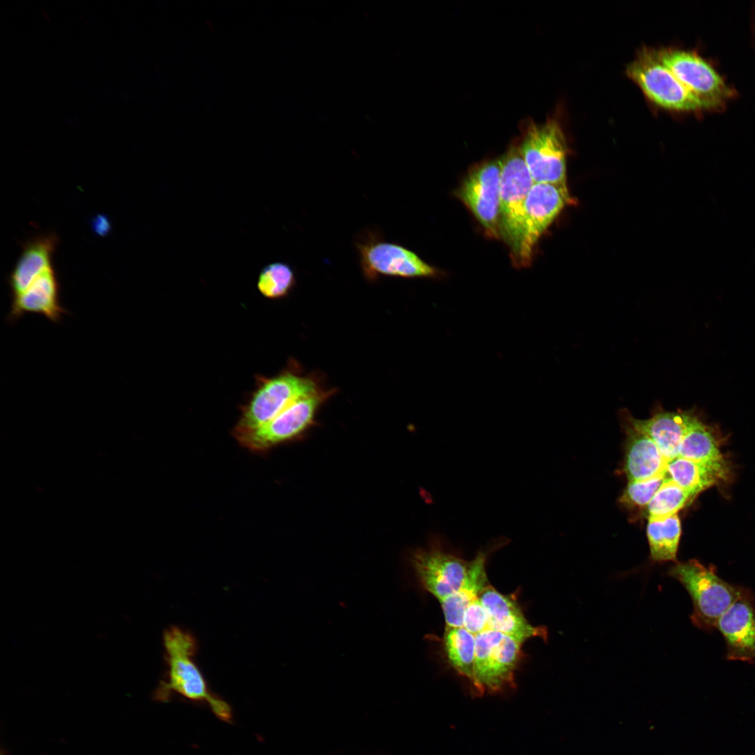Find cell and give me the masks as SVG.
<instances>
[{
	"label": "cell",
	"mask_w": 755,
	"mask_h": 755,
	"mask_svg": "<svg viewBox=\"0 0 755 755\" xmlns=\"http://www.w3.org/2000/svg\"><path fill=\"white\" fill-rule=\"evenodd\" d=\"M163 643L167 670L154 693L155 698L168 702L173 694H178L189 700L204 703L220 720L231 723V705L212 692L195 661L198 644L194 635L172 626L164 631Z\"/></svg>",
	"instance_id": "1"
},
{
	"label": "cell",
	"mask_w": 755,
	"mask_h": 755,
	"mask_svg": "<svg viewBox=\"0 0 755 755\" xmlns=\"http://www.w3.org/2000/svg\"><path fill=\"white\" fill-rule=\"evenodd\" d=\"M668 575L680 582L691 596L693 624L703 630L716 628L721 616L738 598L742 589L721 579L712 566L691 559L677 563Z\"/></svg>",
	"instance_id": "2"
},
{
	"label": "cell",
	"mask_w": 755,
	"mask_h": 755,
	"mask_svg": "<svg viewBox=\"0 0 755 755\" xmlns=\"http://www.w3.org/2000/svg\"><path fill=\"white\" fill-rule=\"evenodd\" d=\"M473 674L470 685L475 696L496 693L515 687V672L522 656V644L501 632L487 628L476 634Z\"/></svg>",
	"instance_id": "3"
},
{
	"label": "cell",
	"mask_w": 755,
	"mask_h": 755,
	"mask_svg": "<svg viewBox=\"0 0 755 755\" xmlns=\"http://www.w3.org/2000/svg\"><path fill=\"white\" fill-rule=\"evenodd\" d=\"M364 278L375 281L381 276L431 278L437 271L415 252L386 240L379 231L367 229L354 241Z\"/></svg>",
	"instance_id": "4"
},
{
	"label": "cell",
	"mask_w": 755,
	"mask_h": 755,
	"mask_svg": "<svg viewBox=\"0 0 755 755\" xmlns=\"http://www.w3.org/2000/svg\"><path fill=\"white\" fill-rule=\"evenodd\" d=\"M626 72L651 101L664 108L689 111L719 106L685 87L659 60L655 50H642Z\"/></svg>",
	"instance_id": "5"
},
{
	"label": "cell",
	"mask_w": 755,
	"mask_h": 755,
	"mask_svg": "<svg viewBox=\"0 0 755 755\" xmlns=\"http://www.w3.org/2000/svg\"><path fill=\"white\" fill-rule=\"evenodd\" d=\"M500 161L499 232L515 261L523 235L525 201L535 182L519 145H512Z\"/></svg>",
	"instance_id": "6"
},
{
	"label": "cell",
	"mask_w": 755,
	"mask_h": 755,
	"mask_svg": "<svg viewBox=\"0 0 755 755\" xmlns=\"http://www.w3.org/2000/svg\"><path fill=\"white\" fill-rule=\"evenodd\" d=\"M519 145L535 183H566L567 145L558 120L528 123Z\"/></svg>",
	"instance_id": "7"
},
{
	"label": "cell",
	"mask_w": 755,
	"mask_h": 755,
	"mask_svg": "<svg viewBox=\"0 0 755 755\" xmlns=\"http://www.w3.org/2000/svg\"><path fill=\"white\" fill-rule=\"evenodd\" d=\"M243 408L234 432L254 429L268 422L298 398L319 390L313 379L286 371L271 378H261Z\"/></svg>",
	"instance_id": "8"
},
{
	"label": "cell",
	"mask_w": 755,
	"mask_h": 755,
	"mask_svg": "<svg viewBox=\"0 0 755 755\" xmlns=\"http://www.w3.org/2000/svg\"><path fill=\"white\" fill-rule=\"evenodd\" d=\"M329 394L319 389L301 397L265 424L250 430L234 432V435L243 446L252 451L268 450L305 430Z\"/></svg>",
	"instance_id": "9"
},
{
	"label": "cell",
	"mask_w": 755,
	"mask_h": 755,
	"mask_svg": "<svg viewBox=\"0 0 755 755\" xmlns=\"http://www.w3.org/2000/svg\"><path fill=\"white\" fill-rule=\"evenodd\" d=\"M570 201L566 183H534L524 205V229L515 262L531 263L533 248L563 208Z\"/></svg>",
	"instance_id": "10"
},
{
	"label": "cell",
	"mask_w": 755,
	"mask_h": 755,
	"mask_svg": "<svg viewBox=\"0 0 755 755\" xmlns=\"http://www.w3.org/2000/svg\"><path fill=\"white\" fill-rule=\"evenodd\" d=\"M500 159L480 164L470 172L459 190V196L493 237L500 236Z\"/></svg>",
	"instance_id": "11"
},
{
	"label": "cell",
	"mask_w": 755,
	"mask_h": 755,
	"mask_svg": "<svg viewBox=\"0 0 755 755\" xmlns=\"http://www.w3.org/2000/svg\"><path fill=\"white\" fill-rule=\"evenodd\" d=\"M470 563L437 546L419 549L410 558L419 584L439 602L459 589Z\"/></svg>",
	"instance_id": "12"
},
{
	"label": "cell",
	"mask_w": 755,
	"mask_h": 755,
	"mask_svg": "<svg viewBox=\"0 0 755 755\" xmlns=\"http://www.w3.org/2000/svg\"><path fill=\"white\" fill-rule=\"evenodd\" d=\"M659 60L689 90L719 105L731 95L720 75L694 52L665 49L656 51Z\"/></svg>",
	"instance_id": "13"
},
{
	"label": "cell",
	"mask_w": 755,
	"mask_h": 755,
	"mask_svg": "<svg viewBox=\"0 0 755 755\" xmlns=\"http://www.w3.org/2000/svg\"><path fill=\"white\" fill-rule=\"evenodd\" d=\"M716 628L725 639L728 660L755 665V599L749 593L742 589Z\"/></svg>",
	"instance_id": "14"
},
{
	"label": "cell",
	"mask_w": 755,
	"mask_h": 755,
	"mask_svg": "<svg viewBox=\"0 0 755 755\" xmlns=\"http://www.w3.org/2000/svg\"><path fill=\"white\" fill-rule=\"evenodd\" d=\"M67 312L61 304L59 281L51 267L43 271L24 291L12 297L6 321L14 323L24 315L33 313L59 323Z\"/></svg>",
	"instance_id": "15"
},
{
	"label": "cell",
	"mask_w": 755,
	"mask_h": 755,
	"mask_svg": "<svg viewBox=\"0 0 755 755\" xmlns=\"http://www.w3.org/2000/svg\"><path fill=\"white\" fill-rule=\"evenodd\" d=\"M478 598L487 613L489 628L504 633L521 644L532 638L547 640L546 628L531 625L513 598L489 585Z\"/></svg>",
	"instance_id": "16"
},
{
	"label": "cell",
	"mask_w": 755,
	"mask_h": 755,
	"mask_svg": "<svg viewBox=\"0 0 755 755\" xmlns=\"http://www.w3.org/2000/svg\"><path fill=\"white\" fill-rule=\"evenodd\" d=\"M696 417L684 412H659L647 419L632 417L631 426L649 436L656 444L668 463L678 456L686 431Z\"/></svg>",
	"instance_id": "17"
},
{
	"label": "cell",
	"mask_w": 755,
	"mask_h": 755,
	"mask_svg": "<svg viewBox=\"0 0 755 755\" xmlns=\"http://www.w3.org/2000/svg\"><path fill=\"white\" fill-rule=\"evenodd\" d=\"M504 540H497L496 544L484 550H480L470 561V566L459 589L440 602L444 614L446 626H463V616L467 605L477 598L488 585L486 573V561L489 553Z\"/></svg>",
	"instance_id": "18"
},
{
	"label": "cell",
	"mask_w": 755,
	"mask_h": 755,
	"mask_svg": "<svg viewBox=\"0 0 755 755\" xmlns=\"http://www.w3.org/2000/svg\"><path fill=\"white\" fill-rule=\"evenodd\" d=\"M58 243L54 233L28 240L8 278L12 297L24 291L45 270L52 267V257Z\"/></svg>",
	"instance_id": "19"
},
{
	"label": "cell",
	"mask_w": 755,
	"mask_h": 755,
	"mask_svg": "<svg viewBox=\"0 0 755 755\" xmlns=\"http://www.w3.org/2000/svg\"><path fill=\"white\" fill-rule=\"evenodd\" d=\"M624 470L629 481H638L664 474L667 462L656 444L632 426L627 429Z\"/></svg>",
	"instance_id": "20"
},
{
	"label": "cell",
	"mask_w": 755,
	"mask_h": 755,
	"mask_svg": "<svg viewBox=\"0 0 755 755\" xmlns=\"http://www.w3.org/2000/svg\"><path fill=\"white\" fill-rule=\"evenodd\" d=\"M666 477L692 497L724 480L727 473L705 464L677 456L667 463Z\"/></svg>",
	"instance_id": "21"
},
{
	"label": "cell",
	"mask_w": 755,
	"mask_h": 755,
	"mask_svg": "<svg viewBox=\"0 0 755 755\" xmlns=\"http://www.w3.org/2000/svg\"><path fill=\"white\" fill-rule=\"evenodd\" d=\"M678 456L727 473V465L713 434L696 419L682 441Z\"/></svg>",
	"instance_id": "22"
},
{
	"label": "cell",
	"mask_w": 755,
	"mask_h": 755,
	"mask_svg": "<svg viewBox=\"0 0 755 755\" xmlns=\"http://www.w3.org/2000/svg\"><path fill=\"white\" fill-rule=\"evenodd\" d=\"M647 533L653 560L659 562L676 560L681 534L677 514L664 519H649Z\"/></svg>",
	"instance_id": "23"
},
{
	"label": "cell",
	"mask_w": 755,
	"mask_h": 755,
	"mask_svg": "<svg viewBox=\"0 0 755 755\" xmlns=\"http://www.w3.org/2000/svg\"><path fill=\"white\" fill-rule=\"evenodd\" d=\"M443 642L449 663L470 682L473 677L475 638L464 627L446 626Z\"/></svg>",
	"instance_id": "24"
},
{
	"label": "cell",
	"mask_w": 755,
	"mask_h": 755,
	"mask_svg": "<svg viewBox=\"0 0 755 755\" xmlns=\"http://www.w3.org/2000/svg\"><path fill=\"white\" fill-rule=\"evenodd\" d=\"M296 274L292 266L281 261L273 262L264 266L258 275L257 288L268 299H280L287 296L296 285Z\"/></svg>",
	"instance_id": "25"
},
{
	"label": "cell",
	"mask_w": 755,
	"mask_h": 755,
	"mask_svg": "<svg viewBox=\"0 0 755 755\" xmlns=\"http://www.w3.org/2000/svg\"><path fill=\"white\" fill-rule=\"evenodd\" d=\"M692 498L687 491L667 479L647 506L649 519H664L675 515Z\"/></svg>",
	"instance_id": "26"
},
{
	"label": "cell",
	"mask_w": 755,
	"mask_h": 755,
	"mask_svg": "<svg viewBox=\"0 0 755 755\" xmlns=\"http://www.w3.org/2000/svg\"><path fill=\"white\" fill-rule=\"evenodd\" d=\"M665 473L647 480L629 481L620 501L631 505L647 506L654 494L667 480Z\"/></svg>",
	"instance_id": "27"
},
{
	"label": "cell",
	"mask_w": 755,
	"mask_h": 755,
	"mask_svg": "<svg viewBox=\"0 0 755 755\" xmlns=\"http://www.w3.org/2000/svg\"><path fill=\"white\" fill-rule=\"evenodd\" d=\"M463 627L475 635L489 628L488 617L478 597L466 607L463 616Z\"/></svg>",
	"instance_id": "28"
},
{
	"label": "cell",
	"mask_w": 755,
	"mask_h": 755,
	"mask_svg": "<svg viewBox=\"0 0 755 755\" xmlns=\"http://www.w3.org/2000/svg\"><path fill=\"white\" fill-rule=\"evenodd\" d=\"M94 224L95 229L100 233L106 232L108 226L107 220L102 217H98Z\"/></svg>",
	"instance_id": "29"
}]
</instances>
